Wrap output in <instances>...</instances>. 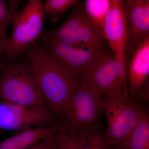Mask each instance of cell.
I'll return each mask as SVG.
<instances>
[{
	"label": "cell",
	"mask_w": 149,
	"mask_h": 149,
	"mask_svg": "<svg viewBox=\"0 0 149 149\" xmlns=\"http://www.w3.org/2000/svg\"><path fill=\"white\" fill-rule=\"evenodd\" d=\"M24 54L34 70L49 109L55 118L62 120L65 109L72 93L83 82L52 59L37 41Z\"/></svg>",
	"instance_id": "1"
},
{
	"label": "cell",
	"mask_w": 149,
	"mask_h": 149,
	"mask_svg": "<svg viewBox=\"0 0 149 149\" xmlns=\"http://www.w3.org/2000/svg\"><path fill=\"white\" fill-rule=\"evenodd\" d=\"M13 61L0 74L3 104L49 109L29 61Z\"/></svg>",
	"instance_id": "2"
},
{
	"label": "cell",
	"mask_w": 149,
	"mask_h": 149,
	"mask_svg": "<svg viewBox=\"0 0 149 149\" xmlns=\"http://www.w3.org/2000/svg\"><path fill=\"white\" fill-rule=\"evenodd\" d=\"M105 108V101L94 85L85 80L72 93L60 125L67 130H103L101 118Z\"/></svg>",
	"instance_id": "3"
},
{
	"label": "cell",
	"mask_w": 149,
	"mask_h": 149,
	"mask_svg": "<svg viewBox=\"0 0 149 149\" xmlns=\"http://www.w3.org/2000/svg\"><path fill=\"white\" fill-rule=\"evenodd\" d=\"M41 47L52 59L83 82L107 52L106 48H95L63 42L44 41Z\"/></svg>",
	"instance_id": "4"
},
{
	"label": "cell",
	"mask_w": 149,
	"mask_h": 149,
	"mask_svg": "<svg viewBox=\"0 0 149 149\" xmlns=\"http://www.w3.org/2000/svg\"><path fill=\"white\" fill-rule=\"evenodd\" d=\"M44 20L42 0H29L22 10L14 15L12 32L4 51L9 60H16L37 41L42 32Z\"/></svg>",
	"instance_id": "5"
},
{
	"label": "cell",
	"mask_w": 149,
	"mask_h": 149,
	"mask_svg": "<svg viewBox=\"0 0 149 149\" xmlns=\"http://www.w3.org/2000/svg\"><path fill=\"white\" fill-rule=\"evenodd\" d=\"M44 41L56 40L91 47L106 48L102 33L88 17L84 3L78 2L66 20L56 29L46 30Z\"/></svg>",
	"instance_id": "6"
},
{
	"label": "cell",
	"mask_w": 149,
	"mask_h": 149,
	"mask_svg": "<svg viewBox=\"0 0 149 149\" xmlns=\"http://www.w3.org/2000/svg\"><path fill=\"white\" fill-rule=\"evenodd\" d=\"M127 62L120 60L113 53L107 52L85 80L91 82L105 102L128 100Z\"/></svg>",
	"instance_id": "7"
},
{
	"label": "cell",
	"mask_w": 149,
	"mask_h": 149,
	"mask_svg": "<svg viewBox=\"0 0 149 149\" xmlns=\"http://www.w3.org/2000/svg\"><path fill=\"white\" fill-rule=\"evenodd\" d=\"M107 128L104 135L111 149L116 148L129 136L139 120L143 107L130 97L128 100L105 102Z\"/></svg>",
	"instance_id": "8"
},
{
	"label": "cell",
	"mask_w": 149,
	"mask_h": 149,
	"mask_svg": "<svg viewBox=\"0 0 149 149\" xmlns=\"http://www.w3.org/2000/svg\"><path fill=\"white\" fill-rule=\"evenodd\" d=\"M110 1L109 10L103 26V36L118 58L127 61L125 51L129 38L125 12L120 0Z\"/></svg>",
	"instance_id": "9"
},
{
	"label": "cell",
	"mask_w": 149,
	"mask_h": 149,
	"mask_svg": "<svg viewBox=\"0 0 149 149\" xmlns=\"http://www.w3.org/2000/svg\"><path fill=\"white\" fill-rule=\"evenodd\" d=\"M120 1L128 27V46L137 48L149 38V0H120Z\"/></svg>",
	"instance_id": "10"
},
{
	"label": "cell",
	"mask_w": 149,
	"mask_h": 149,
	"mask_svg": "<svg viewBox=\"0 0 149 149\" xmlns=\"http://www.w3.org/2000/svg\"><path fill=\"white\" fill-rule=\"evenodd\" d=\"M8 112L6 128L21 130L37 125H56L55 117L48 108L3 104Z\"/></svg>",
	"instance_id": "11"
},
{
	"label": "cell",
	"mask_w": 149,
	"mask_h": 149,
	"mask_svg": "<svg viewBox=\"0 0 149 149\" xmlns=\"http://www.w3.org/2000/svg\"><path fill=\"white\" fill-rule=\"evenodd\" d=\"M149 74V38L136 48L127 70L128 93L130 97L136 95L147 81Z\"/></svg>",
	"instance_id": "12"
},
{
	"label": "cell",
	"mask_w": 149,
	"mask_h": 149,
	"mask_svg": "<svg viewBox=\"0 0 149 149\" xmlns=\"http://www.w3.org/2000/svg\"><path fill=\"white\" fill-rule=\"evenodd\" d=\"M60 129V125H42L19 130L0 143V149H25L49 139Z\"/></svg>",
	"instance_id": "13"
},
{
	"label": "cell",
	"mask_w": 149,
	"mask_h": 149,
	"mask_svg": "<svg viewBox=\"0 0 149 149\" xmlns=\"http://www.w3.org/2000/svg\"><path fill=\"white\" fill-rule=\"evenodd\" d=\"M116 149H149V115L143 108L141 117L127 138Z\"/></svg>",
	"instance_id": "14"
},
{
	"label": "cell",
	"mask_w": 149,
	"mask_h": 149,
	"mask_svg": "<svg viewBox=\"0 0 149 149\" xmlns=\"http://www.w3.org/2000/svg\"><path fill=\"white\" fill-rule=\"evenodd\" d=\"M110 0H86L84 8L86 13L102 33L104 21L110 8Z\"/></svg>",
	"instance_id": "15"
},
{
	"label": "cell",
	"mask_w": 149,
	"mask_h": 149,
	"mask_svg": "<svg viewBox=\"0 0 149 149\" xmlns=\"http://www.w3.org/2000/svg\"><path fill=\"white\" fill-rule=\"evenodd\" d=\"M78 2V0H47L43 4L44 19L58 22L70 8Z\"/></svg>",
	"instance_id": "16"
},
{
	"label": "cell",
	"mask_w": 149,
	"mask_h": 149,
	"mask_svg": "<svg viewBox=\"0 0 149 149\" xmlns=\"http://www.w3.org/2000/svg\"><path fill=\"white\" fill-rule=\"evenodd\" d=\"M104 130H83L80 149H111L107 143Z\"/></svg>",
	"instance_id": "17"
},
{
	"label": "cell",
	"mask_w": 149,
	"mask_h": 149,
	"mask_svg": "<svg viewBox=\"0 0 149 149\" xmlns=\"http://www.w3.org/2000/svg\"><path fill=\"white\" fill-rule=\"evenodd\" d=\"M83 132L63 129L60 126L58 143L55 149H80Z\"/></svg>",
	"instance_id": "18"
},
{
	"label": "cell",
	"mask_w": 149,
	"mask_h": 149,
	"mask_svg": "<svg viewBox=\"0 0 149 149\" xmlns=\"http://www.w3.org/2000/svg\"><path fill=\"white\" fill-rule=\"evenodd\" d=\"M14 14L6 5L5 0H0V42L5 43L7 40V30L12 23Z\"/></svg>",
	"instance_id": "19"
},
{
	"label": "cell",
	"mask_w": 149,
	"mask_h": 149,
	"mask_svg": "<svg viewBox=\"0 0 149 149\" xmlns=\"http://www.w3.org/2000/svg\"><path fill=\"white\" fill-rule=\"evenodd\" d=\"M59 130L54 135L47 140L42 141L25 149H55L57 146L60 133Z\"/></svg>",
	"instance_id": "20"
},
{
	"label": "cell",
	"mask_w": 149,
	"mask_h": 149,
	"mask_svg": "<svg viewBox=\"0 0 149 149\" xmlns=\"http://www.w3.org/2000/svg\"><path fill=\"white\" fill-rule=\"evenodd\" d=\"M9 4V10L14 15L19 12V6L25 0H7Z\"/></svg>",
	"instance_id": "21"
},
{
	"label": "cell",
	"mask_w": 149,
	"mask_h": 149,
	"mask_svg": "<svg viewBox=\"0 0 149 149\" xmlns=\"http://www.w3.org/2000/svg\"><path fill=\"white\" fill-rule=\"evenodd\" d=\"M5 46V43L0 42V56L2 53L4 52ZM1 68V62L0 61V68Z\"/></svg>",
	"instance_id": "22"
},
{
	"label": "cell",
	"mask_w": 149,
	"mask_h": 149,
	"mask_svg": "<svg viewBox=\"0 0 149 149\" xmlns=\"http://www.w3.org/2000/svg\"><path fill=\"white\" fill-rule=\"evenodd\" d=\"M115 149V148H112V149Z\"/></svg>",
	"instance_id": "23"
},
{
	"label": "cell",
	"mask_w": 149,
	"mask_h": 149,
	"mask_svg": "<svg viewBox=\"0 0 149 149\" xmlns=\"http://www.w3.org/2000/svg\"><path fill=\"white\" fill-rule=\"evenodd\" d=\"M1 68H0V70H1Z\"/></svg>",
	"instance_id": "24"
}]
</instances>
